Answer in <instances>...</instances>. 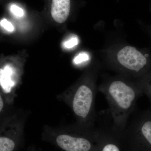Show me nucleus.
Returning a JSON list of instances; mask_svg holds the SVG:
<instances>
[{
	"label": "nucleus",
	"mask_w": 151,
	"mask_h": 151,
	"mask_svg": "<svg viewBox=\"0 0 151 151\" xmlns=\"http://www.w3.org/2000/svg\"><path fill=\"white\" fill-rule=\"evenodd\" d=\"M109 105L113 125L121 134L136 109L138 98L143 94L139 86L121 79H115L99 87Z\"/></svg>",
	"instance_id": "obj_1"
},
{
	"label": "nucleus",
	"mask_w": 151,
	"mask_h": 151,
	"mask_svg": "<svg viewBox=\"0 0 151 151\" xmlns=\"http://www.w3.org/2000/svg\"><path fill=\"white\" fill-rule=\"evenodd\" d=\"M97 127L87 129L75 124L65 127L45 125L42 139L63 151H97Z\"/></svg>",
	"instance_id": "obj_2"
},
{
	"label": "nucleus",
	"mask_w": 151,
	"mask_h": 151,
	"mask_svg": "<svg viewBox=\"0 0 151 151\" xmlns=\"http://www.w3.org/2000/svg\"><path fill=\"white\" fill-rule=\"evenodd\" d=\"M96 89L93 83L82 82L58 94L56 98L70 108L76 125L87 129L96 127L98 114L95 110Z\"/></svg>",
	"instance_id": "obj_3"
},
{
	"label": "nucleus",
	"mask_w": 151,
	"mask_h": 151,
	"mask_svg": "<svg viewBox=\"0 0 151 151\" xmlns=\"http://www.w3.org/2000/svg\"><path fill=\"white\" fill-rule=\"evenodd\" d=\"M122 145L140 151H151V111L136 108L122 134Z\"/></svg>",
	"instance_id": "obj_4"
},
{
	"label": "nucleus",
	"mask_w": 151,
	"mask_h": 151,
	"mask_svg": "<svg viewBox=\"0 0 151 151\" xmlns=\"http://www.w3.org/2000/svg\"><path fill=\"white\" fill-rule=\"evenodd\" d=\"M28 111H11L1 118L0 151H19L23 145Z\"/></svg>",
	"instance_id": "obj_5"
},
{
	"label": "nucleus",
	"mask_w": 151,
	"mask_h": 151,
	"mask_svg": "<svg viewBox=\"0 0 151 151\" xmlns=\"http://www.w3.org/2000/svg\"><path fill=\"white\" fill-rule=\"evenodd\" d=\"M97 151H123L122 138L113 125L109 110L98 114Z\"/></svg>",
	"instance_id": "obj_6"
},
{
	"label": "nucleus",
	"mask_w": 151,
	"mask_h": 151,
	"mask_svg": "<svg viewBox=\"0 0 151 151\" xmlns=\"http://www.w3.org/2000/svg\"><path fill=\"white\" fill-rule=\"evenodd\" d=\"M117 59L120 65L126 70L139 73L147 64L145 57L135 47L126 46L120 50Z\"/></svg>",
	"instance_id": "obj_7"
},
{
	"label": "nucleus",
	"mask_w": 151,
	"mask_h": 151,
	"mask_svg": "<svg viewBox=\"0 0 151 151\" xmlns=\"http://www.w3.org/2000/svg\"><path fill=\"white\" fill-rule=\"evenodd\" d=\"M70 0H52L51 14L52 18L58 23L67 20L70 10Z\"/></svg>",
	"instance_id": "obj_8"
},
{
	"label": "nucleus",
	"mask_w": 151,
	"mask_h": 151,
	"mask_svg": "<svg viewBox=\"0 0 151 151\" xmlns=\"http://www.w3.org/2000/svg\"><path fill=\"white\" fill-rule=\"evenodd\" d=\"M143 93L146 94L150 99L151 104V82L144 83L139 85Z\"/></svg>",
	"instance_id": "obj_9"
},
{
	"label": "nucleus",
	"mask_w": 151,
	"mask_h": 151,
	"mask_svg": "<svg viewBox=\"0 0 151 151\" xmlns=\"http://www.w3.org/2000/svg\"><path fill=\"white\" fill-rule=\"evenodd\" d=\"M89 56L88 54L84 52L79 53L73 59V62L76 64H80L81 63L89 60Z\"/></svg>",
	"instance_id": "obj_10"
},
{
	"label": "nucleus",
	"mask_w": 151,
	"mask_h": 151,
	"mask_svg": "<svg viewBox=\"0 0 151 151\" xmlns=\"http://www.w3.org/2000/svg\"><path fill=\"white\" fill-rule=\"evenodd\" d=\"M0 24H1V26L4 29L8 31L12 32L13 31L14 29L13 24L11 23L10 22L7 20L6 19H3L1 20Z\"/></svg>",
	"instance_id": "obj_11"
},
{
	"label": "nucleus",
	"mask_w": 151,
	"mask_h": 151,
	"mask_svg": "<svg viewBox=\"0 0 151 151\" xmlns=\"http://www.w3.org/2000/svg\"><path fill=\"white\" fill-rule=\"evenodd\" d=\"M11 11L15 16L19 17H22L24 14L22 9L15 5H13L11 6Z\"/></svg>",
	"instance_id": "obj_12"
},
{
	"label": "nucleus",
	"mask_w": 151,
	"mask_h": 151,
	"mask_svg": "<svg viewBox=\"0 0 151 151\" xmlns=\"http://www.w3.org/2000/svg\"><path fill=\"white\" fill-rule=\"evenodd\" d=\"M78 42V40L77 37H72L65 42L64 46L67 48H71L77 45Z\"/></svg>",
	"instance_id": "obj_13"
},
{
	"label": "nucleus",
	"mask_w": 151,
	"mask_h": 151,
	"mask_svg": "<svg viewBox=\"0 0 151 151\" xmlns=\"http://www.w3.org/2000/svg\"><path fill=\"white\" fill-rule=\"evenodd\" d=\"M122 150H123V151H140L135 150V149L131 148L129 147L123 145H122Z\"/></svg>",
	"instance_id": "obj_14"
},
{
	"label": "nucleus",
	"mask_w": 151,
	"mask_h": 151,
	"mask_svg": "<svg viewBox=\"0 0 151 151\" xmlns=\"http://www.w3.org/2000/svg\"><path fill=\"white\" fill-rule=\"evenodd\" d=\"M27 151H37L35 148L33 147H30L29 148L27 149Z\"/></svg>",
	"instance_id": "obj_15"
}]
</instances>
